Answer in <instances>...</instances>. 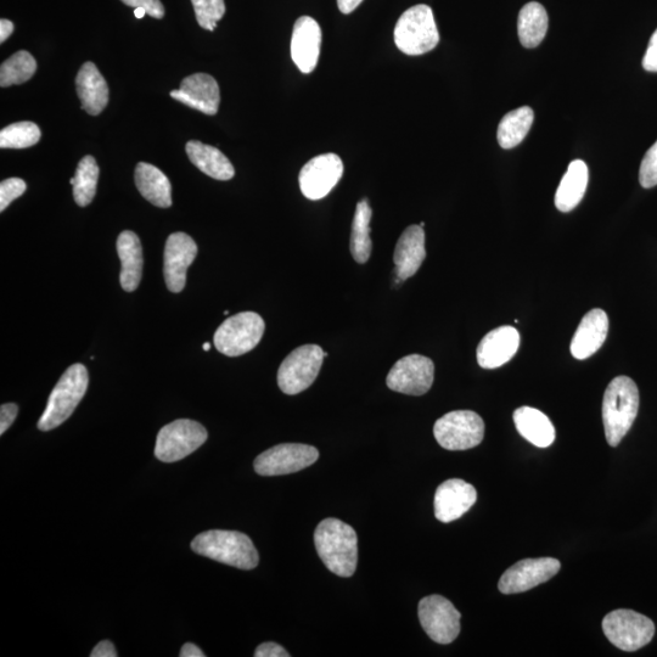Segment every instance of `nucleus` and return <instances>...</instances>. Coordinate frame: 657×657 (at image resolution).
<instances>
[{
  "label": "nucleus",
  "mask_w": 657,
  "mask_h": 657,
  "mask_svg": "<svg viewBox=\"0 0 657 657\" xmlns=\"http://www.w3.org/2000/svg\"><path fill=\"white\" fill-rule=\"evenodd\" d=\"M434 379V362L428 357L411 355L393 365L386 384L390 390L404 395L423 396L431 389Z\"/></svg>",
  "instance_id": "ddd939ff"
},
{
  "label": "nucleus",
  "mask_w": 657,
  "mask_h": 657,
  "mask_svg": "<svg viewBox=\"0 0 657 657\" xmlns=\"http://www.w3.org/2000/svg\"><path fill=\"white\" fill-rule=\"evenodd\" d=\"M535 120V112L529 106L510 111L498 126V143L505 150L518 146L529 134Z\"/></svg>",
  "instance_id": "c756f323"
},
{
  "label": "nucleus",
  "mask_w": 657,
  "mask_h": 657,
  "mask_svg": "<svg viewBox=\"0 0 657 657\" xmlns=\"http://www.w3.org/2000/svg\"><path fill=\"white\" fill-rule=\"evenodd\" d=\"M440 42L434 11L419 4L404 11L395 27V43L402 53L412 56L431 52Z\"/></svg>",
  "instance_id": "39448f33"
},
{
  "label": "nucleus",
  "mask_w": 657,
  "mask_h": 657,
  "mask_svg": "<svg viewBox=\"0 0 657 657\" xmlns=\"http://www.w3.org/2000/svg\"><path fill=\"white\" fill-rule=\"evenodd\" d=\"M608 333V314L600 308H594L582 318L580 325H578L571 341V355L578 361L593 356L604 345Z\"/></svg>",
  "instance_id": "412c9836"
},
{
  "label": "nucleus",
  "mask_w": 657,
  "mask_h": 657,
  "mask_svg": "<svg viewBox=\"0 0 657 657\" xmlns=\"http://www.w3.org/2000/svg\"><path fill=\"white\" fill-rule=\"evenodd\" d=\"M99 179V166L91 155L84 156L77 166L75 177L71 178L73 185V198L76 204L86 207L94 199L97 193Z\"/></svg>",
  "instance_id": "2f4dec72"
},
{
  "label": "nucleus",
  "mask_w": 657,
  "mask_h": 657,
  "mask_svg": "<svg viewBox=\"0 0 657 657\" xmlns=\"http://www.w3.org/2000/svg\"><path fill=\"white\" fill-rule=\"evenodd\" d=\"M92 657H116L115 645L109 640H103L95 647L91 654Z\"/></svg>",
  "instance_id": "79ce46f5"
},
{
  "label": "nucleus",
  "mask_w": 657,
  "mask_h": 657,
  "mask_svg": "<svg viewBox=\"0 0 657 657\" xmlns=\"http://www.w3.org/2000/svg\"><path fill=\"white\" fill-rule=\"evenodd\" d=\"M14 24L10 20L2 19L0 21V43H4L14 32Z\"/></svg>",
  "instance_id": "c03bdc74"
},
{
  "label": "nucleus",
  "mask_w": 657,
  "mask_h": 657,
  "mask_svg": "<svg viewBox=\"0 0 657 657\" xmlns=\"http://www.w3.org/2000/svg\"><path fill=\"white\" fill-rule=\"evenodd\" d=\"M477 492L473 485L464 480L452 479L438 486L435 494V516L438 521L452 522L474 507Z\"/></svg>",
  "instance_id": "a211bd4d"
},
{
  "label": "nucleus",
  "mask_w": 657,
  "mask_h": 657,
  "mask_svg": "<svg viewBox=\"0 0 657 657\" xmlns=\"http://www.w3.org/2000/svg\"><path fill=\"white\" fill-rule=\"evenodd\" d=\"M588 179L586 162L572 161L565 176L561 179L557 194H555V206L560 212H570L576 209L586 194Z\"/></svg>",
  "instance_id": "cd10ccee"
},
{
  "label": "nucleus",
  "mask_w": 657,
  "mask_h": 657,
  "mask_svg": "<svg viewBox=\"0 0 657 657\" xmlns=\"http://www.w3.org/2000/svg\"><path fill=\"white\" fill-rule=\"evenodd\" d=\"M643 67L645 71L657 72V30L650 38L647 53L643 59Z\"/></svg>",
  "instance_id": "ea45409f"
},
{
  "label": "nucleus",
  "mask_w": 657,
  "mask_h": 657,
  "mask_svg": "<svg viewBox=\"0 0 657 657\" xmlns=\"http://www.w3.org/2000/svg\"><path fill=\"white\" fill-rule=\"evenodd\" d=\"M187 154L194 166L217 181H229L235 176L232 162L215 146L192 140L187 144Z\"/></svg>",
  "instance_id": "bb28decb"
},
{
  "label": "nucleus",
  "mask_w": 657,
  "mask_h": 657,
  "mask_svg": "<svg viewBox=\"0 0 657 657\" xmlns=\"http://www.w3.org/2000/svg\"><path fill=\"white\" fill-rule=\"evenodd\" d=\"M319 558L327 569L340 577L355 574L358 563V537L350 525L338 519H325L314 532Z\"/></svg>",
  "instance_id": "f257e3e1"
},
{
  "label": "nucleus",
  "mask_w": 657,
  "mask_h": 657,
  "mask_svg": "<svg viewBox=\"0 0 657 657\" xmlns=\"http://www.w3.org/2000/svg\"><path fill=\"white\" fill-rule=\"evenodd\" d=\"M639 182L645 189L654 188L657 185V142L644 156L639 170Z\"/></svg>",
  "instance_id": "c9c22d12"
},
{
  "label": "nucleus",
  "mask_w": 657,
  "mask_h": 657,
  "mask_svg": "<svg viewBox=\"0 0 657 657\" xmlns=\"http://www.w3.org/2000/svg\"><path fill=\"white\" fill-rule=\"evenodd\" d=\"M265 329V320L260 314L241 312L219 325L213 342L224 356L239 357L260 344Z\"/></svg>",
  "instance_id": "423d86ee"
},
{
  "label": "nucleus",
  "mask_w": 657,
  "mask_h": 657,
  "mask_svg": "<svg viewBox=\"0 0 657 657\" xmlns=\"http://www.w3.org/2000/svg\"><path fill=\"white\" fill-rule=\"evenodd\" d=\"M139 193L151 204L167 209L172 206V185L166 174L159 168L140 162L134 172Z\"/></svg>",
  "instance_id": "a878e982"
},
{
  "label": "nucleus",
  "mask_w": 657,
  "mask_h": 657,
  "mask_svg": "<svg viewBox=\"0 0 657 657\" xmlns=\"http://www.w3.org/2000/svg\"><path fill=\"white\" fill-rule=\"evenodd\" d=\"M372 216L373 211L369 201L367 199L359 201L352 223L351 252L355 261L361 265L367 263L372 255L373 243L370 239Z\"/></svg>",
  "instance_id": "7c9ffc66"
},
{
  "label": "nucleus",
  "mask_w": 657,
  "mask_h": 657,
  "mask_svg": "<svg viewBox=\"0 0 657 657\" xmlns=\"http://www.w3.org/2000/svg\"><path fill=\"white\" fill-rule=\"evenodd\" d=\"M196 20L200 27L207 31H215L218 21L226 14L224 0H192Z\"/></svg>",
  "instance_id": "f704fd0d"
},
{
  "label": "nucleus",
  "mask_w": 657,
  "mask_h": 657,
  "mask_svg": "<svg viewBox=\"0 0 657 657\" xmlns=\"http://www.w3.org/2000/svg\"><path fill=\"white\" fill-rule=\"evenodd\" d=\"M198 255V245L185 233L168 237L164 254V275L168 290L178 294L187 283V271Z\"/></svg>",
  "instance_id": "dca6fc26"
},
{
  "label": "nucleus",
  "mask_w": 657,
  "mask_h": 657,
  "mask_svg": "<svg viewBox=\"0 0 657 657\" xmlns=\"http://www.w3.org/2000/svg\"><path fill=\"white\" fill-rule=\"evenodd\" d=\"M363 0H338V7L342 14H351L355 11Z\"/></svg>",
  "instance_id": "37998d69"
},
{
  "label": "nucleus",
  "mask_w": 657,
  "mask_h": 657,
  "mask_svg": "<svg viewBox=\"0 0 657 657\" xmlns=\"http://www.w3.org/2000/svg\"><path fill=\"white\" fill-rule=\"evenodd\" d=\"M88 384L87 368L83 364L71 365L50 393L46 411L38 421V429L50 431L65 423L86 395Z\"/></svg>",
  "instance_id": "20e7f679"
},
{
  "label": "nucleus",
  "mask_w": 657,
  "mask_h": 657,
  "mask_svg": "<svg viewBox=\"0 0 657 657\" xmlns=\"http://www.w3.org/2000/svg\"><path fill=\"white\" fill-rule=\"evenodd\" d=\"M78 97L81 99L82 109L89 115L97 116L108 106L109 87L95 64H83L76 77Z\"/></svg>",
  "instance_id": "5701e85b"
},
{
  "label": "nucleus",
  "mask_w": 657,
  "mask_h": 657,
  "mask_svg": "<svg viewBox=\"0 0 657 657\" xmlns=\"http://www.w3.org/2000/svg\"><path fill=\"white\" fill-rule=\"evenodd\" d=\"M425 257L424 229L420 226L408 227L398 240L393 254L398 279L407 280L417 274Z\"/></svg>",
  "instance_id": "4be33fe9"
},
{
  "label": "nucleus",
  "mask_w": 657,
  "mask_h": 657,
  "mask_svg": "<svg viewBox=\"0 0 657 657\" xmlns=\"http://www.w3.org/2000/svg\"><path fill=\"white\" fill-rule=\"evenodd\" d=\"M318 458V449L313 446L284 443L260 454L255 460V470L261 476L294 474L313 465Z\"/></svg>",
  "instance_id": "f8f14e48"
},
{
  "label": "nucleus",
  "mask_w": 657,
  "mask_h": 657,
  "mask_svg": "<svg viewBox=\"0 0 657 657\" xmlns=\"http://www.w3.org/2000/svg\"><path fill=\"white\" fill-rule=\"evenodd\" d=\"M181 657H205V654L202 653V650L196 647L193 643H187L183 645L181 650Z\"/></svg>",
  "instance_id": "a18cd8bd"
},
{
  "label": "nucleus",
  "mask_w": 657,
  "mask_h": 657,
  "mask_svg": "<svg viewBox=\"0 0 657 657\" xmlns=\"http://www.w3.org/2000/svg\"><path fill=\"white\" fill-rule=\"evenodd\" d=\"M19 408L14 403L3 404L0 408V435H4L16 417H18Z\"/></svg>",
  "instance_id": "58836bf2"
},
{
  "label": "nucleus",
  "mask_w": 657,
  "mask_h": 657,
  "mask_svg": "<svg viewBox=\"0 0 657 657\" xmlns=\"http://www.w3.org/2000/svg\"><path fill=\"white\" fill-rule=\"evenodd\" d=\"M434 435L442 448L466 451L479 446L484 440L485 423L475 412H451L436 421Z\"/></svg>",
  "instance_id": "6e6552de"
},
{
  "label": "nucleus",
  "mask_w": 657,
  "mask_h": 657,
  "mask_svg": "<svg viewBox=\"0 0 657 657\" xmlns=\"http://www.w3.org/2000/svg\"><path fill=\"white\" fill-rule=\"evenodd\" d=\"M322 28L310 16L295 22L291 38V58L302 73H311L318 64Z\"/></svg>",
  "instance_id": "6ab92c4d"
},
{
  "label": "nucleus",
  "mask_w": 657,
  "mask_h": 657,
  "mask_svg": "<svg viewBox=\"0 0 657 657\" xmlns=\"http://www.w3.org/2000/svg\"><path fill=\"white\" fill-rule=\"evenodd\" d=\"M323 348L317 345L297 347L278 370V385L286 395L294 396L310 387L322 368Z\"/></svg>",
  "instance_id": "9d476101"
},
{
  "label": "nucleus",
  "mask_w": 657,
  "mask_h": 657,
  "mask_svg": "<svg viewBox=\"0 0 657 657\" xmlns=\"http://www.w3.org/2000/svg\"><path fill=\"white\" fill-rule=\"evenodd\" d=\"M603 631L616 648L633 653L648 645L655 636L649 617L632 610H615L605 616Z\"/></svg>",
  "instance_id": "0eeeda50"
},
{
  "label": "nucleus",
  "mask_w": 657,
  "mask_h": 657,
  "mask_svg": "<svg viewBox=\"0 0 657 657\" xmlns=\"http://www.w3.org/2000/svg\"><path fill=\"white\" fill-rule=\"evenodd\" d=\"M419 620L428 636L438 644H451L460 633V612L441 595L420 600Z\"/></svg>",
  "instance_id": "9b49d317"
},
{
  "label": "nucleus",
  "mask_w": 657,
  "mask_h": 657,
  "mask_svg": "<svg viewBox=\"0 0 657 657\" xmlns=\"http://www.w3.org/2000/svg\"><path fill=\"white\" fill-rule=\"evenodd\" d=\"M514 423L519 434L538 448L552 446L555 436H557L552 421L536 408L520 407L516 409Z\"/></svg>",
  "instance_id": "393cba45"
},
{
  "label": "nucleus",
  "mask_w": 657,
  "mask_h": 657,
  "mask_svg": "<svg viewBox=\"0 0 657 657\" xmlns=\"http://www.w3.org/2000/svg\"><path fill=\"white\" fill-rule=\"evenodd\" d=\"M27 189L25 181L20 178H9L0 184V211H5L14 200L24 195Z\"/></svg>",
  "instance_id": "e433bc0d"
},
{
  "label": "nucleus",
  "mask_w": 657,
  "mask_h": 657,
  "mask_svg": "<svg viewBox=\"0 0 657 657\" xmlns=\"http://www.w3.org/2000/svg\"><path fill=\"white\" fill-rule=\"evenodd\" d=\"M207 431L198 421L179 419L164 426L157 435L155 456L164 463H174L190 456L207 440Z\"/></svg>",
  "instance_id": "1a4fd4ad"
},
{
  "label": "nucleus",
  "mask_w": 657,
  "mask_h": 657,
  "mask_svg": "<svg viewBox=\"0 0 657 657\" xmlns=\"http://www.w3.org/2000/svg\"><path fill=\"white\" fill-rule=\"evenodd\" d=\"M344 174V164L336 154H324L314 157L303 166L299 182L303 195L316 201L329 195Z\"/></svg>",
  "instance_id": "4468645a"
},
{
  "label": "nucleus",
  "mask_w": 657,
  "mask_h": 657,
  "mask_svg": "<svg viewBox=\"0 0 657 657\" xmlns=\"http://www.w3.org/2000/svg\"><path fill=\"white\" fill-rule=\"evenodd\" d=\"M146 14L148 13H146V10L143 8L134 9V15H136L137 19H143Z\"/></svg>",
  "instance_id": "49530a36"
},
{
  "label": "nucleus",
  "mask_w": 657,
  "mask_h": 657,
  "mask_svg": "<svg viewBox=\"0 0 657 657\" xmlns=\"http://www.w3.org/2000/svg\"><path fill=\"white\" fill-rule=\"evenodd\" d=\"M202 348H204L205 352L210 351V348H211L210 342H205V344H204V346H202Z\"/></svg>",
  "instance_id": "de8ad7c7"
},
{
  "label": "nucleus",
  "mask_w": 657,
  "mask_h": 657,
  "mask_svg": "<svg viewBox=\"0 0 657 657\" xmlns=\"http://www.w3.org/2000/svg\"><path fill=\"white\" fill-rule=\"evenodd\" d=\"M520 346L519 331L513 327H499L488 333L477 347V362L481 368L496 369L508 363Z\"/></svg>",
  "instance_id": "aec40b11"
},
{
  "label": "nucleus",
  "mask_w": 657,
  "mask_h": 657,
  "mask_svg": "<svg viewBox=\"0 0 657 657\" xmlns=\"http://www.w3.org/2000/svg\"><path fill=\"white\" fill-rule=\"evenodd\" d=\"M639 411V390L628 376H617L605 391L603 423L611 447L620 445L631 430Z\"/></svg>",
  "instance_id": "f03ea898"
},
{
  "label": "nucleus",
  "mask_w": 657,
  "mask_h": 657,
  "mask_svg": "<svg viewBox=\"0 0 657 657\" xmlns=\"http://www.w3.org/2000/svg\"><path fill=\"white\" fill-rule=\"evenodd\" d=\"M170 94L179 103L210 116L217 114L219 103H221L218 83L207 73H194V75L184 78L181 88Z\"/></svg>",
  "instance_id": "f3484780"
},
{
  "label": "nucleus",
  "mask_w": 657,
  "mask_h": 657,
  "mask_svg": "<svg viewBox=\"0 0 657 657\" xmlns=\"http://www.w3.org/2000/svg\"><path fill=\"white\" fill-rule=\"evenodd\" d=\"M192 549L202 557L241 570L255 569L260 561L250 537L237 531L212 530L200 533L194 538Z\"/></svg>",
  "instance_id": "7ed1b4c3"
},
{
  "label": "nucleus",
  "mask_w": 657,
  "mask_h": 657,
  "mask_svg": "<svg viewBox=\"0 0 657 657\" xmlns=\"http://www.w3.org/2000/svg\"><path fill=\"white\" fill-rule=\"evenodd\" d=\"M256 657H290L282 645L277 643H263L255 651Z\"/></svg>",
  "instance_id": "a19ab883"
},
{
  "label": "nucleus",
  "mask_w": 657,
  "mask_h": 657,
  "mask_svg": "<svg viewBox=\"0 0 657 657\" xmlns=\"http://www.w3.org/2000/svg\"><path fill=\"white\" fill-rule=\"evenodd\" d=\"M121 260L120 283L122 289L133 292L138 289L143 274V249L136 233L125 230L116 243Z\"/></svg>",
  "instance_id": "b1692460"
},
{
  "label": "nucleus",
  "mask_w": 657,
  "mask_h": 657,
  "mask_svg": "<svg viewBox=\"0 0 657 657\" xmlns=\"http://www.w3.org/2000/svg\"><path fill=\"white\" fill-rule=\"evenodd\" d=\"M37 63L25 50L15 53L0 67V86L7 88L30 81L35 76Z\"/></svg>",
  "instance_id": "473e14b6"
},
{
  "label": "nucleus",
  "mask_w": 657,
  "mask_h": 657,
  "mask_svg": "<svg viewBox=\"0 0 657 657\" xmlns=\"http://www.w3.org/2000/svg\"><path fill=\"white\" fill-rule=\"evenodd\" d=\"M121 2L134 9H145L146 13L154 19H162L165 16V8L161 0H121Z\"/></svg>",
  "instance_id": "4c0bfd02"
},
{
  "label": "nucleus",
  "mask_w": 657,
  "mask_h": 657,
  "mask_svg": "<svg viewBox=\"0 0 657 657\" xmlns=\"http://www.w3.org/2000/svg\"><path fill=\"white\" fill-rule=\"evenodd\" d=\"M41 129L33 122H18L2 129L0 148L26 149L36 145L41 139Z\"/></svg>",
  "instance_id": "72a5a7b5"
},
{
  "label": "nucleus",
  "mask_w": 657,
  "mask_h": 657,
  "mask_svg": "<svg viewBox=\"0 0 657 657\" xmlns=\"http://www.w3.org/2000/svg\"><path fill=\"white\" fill-rule=\"evenodd\" d=\"M548 14L542 4L527 3L521 9L518 19V32L522 47L536 48L546 38L548 31Z\"/></svg>",
  "instance_id": "c85d7f7f"
},
{
  "label": "nucleus",
  "mask_w": 657,
  "mask_h": 657,
  "mask_svg": "<svg viewBox=\"0 0 657 657\" xmlns=\"http://www.w3.org/2000/svg\"><path fill=\"white\" fill-rule=\"evenodd\" d=\"M560 569V561L554 558L521 560L504 572L498 588L503 594L527 592L549 581Z\"/></svg>",
  "instance_id": "2eb2a0df"
}]
</instances>
